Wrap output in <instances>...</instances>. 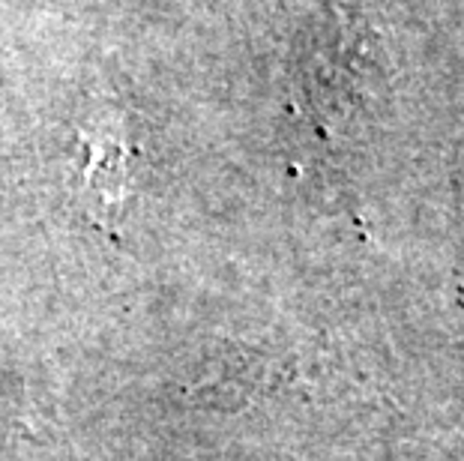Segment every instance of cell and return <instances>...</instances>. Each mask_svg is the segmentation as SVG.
<instances>
[{
	"mask_svg": "<svg viewBox=\"0 0 464 461\" xmlns=\"http://www.w3.org/2000/svg\"><path fill=\"white\" fill-rule=\"evenodd\" d=\"M84 198L100 222H114L132 192V147L117 120H96L84 130Z\"/></svg>",
	"mask_w": 464,
	"mask_h": 461,
	"instance_id": "6da1fadb",
	"label": "cell"
}]
</instances>
